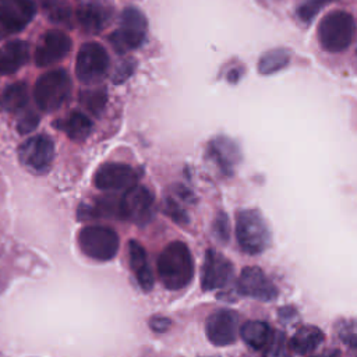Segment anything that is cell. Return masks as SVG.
<instances>
[{"instance_id": "obj_1", "label": "cell", "mask_w": 357, "mask_h": 357, "mask_svg": "<svg viewBox=\"0 0 357 357\" xmlns=\"http://www.w3.org/2000/svg\"><path fill=\"white\" fill-rule=\"evenodd\" d=\"M158 273L169 290L184 289L194 276V262L188 247L183 241L167 244L158 258Z\"/></svg>"}, {"instance_id": "obj_2", "label": "cell", "mask_w": 357, "mask_h": 357, "mask_svg": "<svg viewBox=\"0 0 357 357\" xmlns=\"http://www.w3.org/2000/svg\"><path fill=\"white\" fill-rule=\"evenodd\" d=\"M356 35V22L350 13L335 10L322 17L318 25L321 46L331 53L347 49Z\"/></svg>"}, {"instance_id": "obj_3", "label": "cell", "mask_w": 357, "mask_h": 357, "mask_svg": "<svg viewBox=\"0 0 357 357\" xmlns=\"http://www.w3.org/2000/svg\"><path fill=\"white\" fill-rule=\"evenodd\" d=\"M71 78L63 68L50 70L42 74L33 88L36 106L46 113L60 109L71 95Z\"/></svg>"}, {"instance_id": "obj_4", "label": "cell", "mask_w": 357, "mask_h": 357, "mask_svg": "<svg viewBox=\"0 0 357 357\" xmlns=\"http://www.w3.org/2000/svg\"><path fill=\"white\" fill-rule=\"evenodd\" d=\"M236 236L241 250L251 255L265 251L271 244L268 225L257 209H244L237 213Z\"/></svg>"}, {"instance_id": "obj_5", "label": "cell", "mask_w": 357, "mask_h": 357, "mask_svg": "<svg viewBox=\"0 0 357 357\" xmlns=\"http://www.w3.org/2000/svg\"><path fill=\"white\" fill-rule=\"evenodd\" d=\"M146 29L145 15L135 7H127L120 15V26L109 36L110 45L120 54L138 49L146 38Z\"/></svg>"}, {"instance_id": "obj_6", "label": "cell", "mask_w": 357, "mask_h": 357, "mask_svg": "<svg viewBox=\"0 0 357 357\" xmlns=\"http://www.w3.org/2000/svg\"><path fill=\"white\" fill-rule=\"evenodd\" d=\"M119 236L107 226L92 225L85 226L78 234V245L81 251L96 261H109L119 251Z\"/></svg>"}, {"instance_id": "obj_7", "label": "cell", "mask_w": 357, "mask_h": 357, "mask_svg": "<svg viewBox=\"0 0 357 357\" xmlns=\"http://www.w3.org/2000/svg\"><path fill=\"white\" fill-rule=\"evenodd\" d=\"M109 54L106 49L96 43H84L75 59V75L85 85H93L103 79L109 70Z\"/></svg>"}, {"instance_id": "obj_8", "label": "cell", "mask_w": 357, "mask_h": 357, "mask_svg": "<svg viewBox=\"0 0 357 357\" xmlns=\"http://www.w3.org/2000/svg\"><path fill=\"white\" fill-rule=\"evenodd\" d=\"M54 158V144L50 137L39 134L24 141L18 148L21 165L32 173H45Z\"/></svg>"}, {"instance_id": "obj_9", "label": "cell", "mask_w": 357, "mask_h": 357, "mask_svg": "<svg viewBox=\"0 0 357 357\" xmlns=\"http://www.w3.org/2000/svg\"><path fill=\"white\" fill-rule=\"evenodd\" d=\"M120 218L134 222L137 225H145L151 220L153 213V195L142 185H132L119 199Z\"/></svg>"}, {"instance_id": "obj_10", "label": "cell", "mask_w": 357, "mask_h": 357, "mask_svg": "<svg viewBox=\"0 0 357 357\" xmlns=\"http://www.w3.org/2000/svg\"><path fill=\"white\" fill-rule=\"evenodd\" d=\"M138 178L139 174L132 166L120 162H109L96 170L93 183L99 190L116 191L128 190L137 184Z\"/></svg>"}, {"instance_id": "obj_11", "label": "cell", "mask_w": 357, "mask_h": 357, "mask_svg": "<svg viewBox=\"0 0 357 357\" xmlns=\"http://www.w3.org/2000/svg\"><path fill=\"white\" fill-rule=\"evenodd\" d=\"M71 50V38L60 29H50L42 35L35 49L38 67H49L61 61Z\"/></svg>"}, {"instance_id": "obj_12", "label": "cell", "mask_w": 357, "mask_h": 357, "mask_svg": "<svg viewBox=\"0 0 357 357\" xmlns=\"http://www.w3.org/2000/svg\"><path fill=\"white\" fill-rule=\"evenodd\" d=\"M233 275L231 262L215 250H208L201 273V286L204 291L225 287Z\"/></svg>"}, {"instance_id": "obj_13", "label": "cell", "mask_w": 357, "mask_h": 357, "mask_svg": "<svg viewBox=\"0 0 357 357\" xmlns=\"http://www.w3.org/2000/svg\"><path fill=\"white\" fill-rule=\"evenodd\" d=\"M206 336L215 346L234 343L238 335V315L230 310H218L211 314L205 324Z\"/></svg>"}, {"instance_id": "obj_14", "label": "cell", "mask_w": 357, "mask_h": 357, "mask_svg": "<svg viewBox=\"0 0 357 357\" xmlns=\"http://www.w3.org/2000/svg\"><path fill=\"white\" fill-rule=\"evenodd\" d=\"M32 0H0V25L7 35L22 31L35 17Z\"/></svg>"}, {"instance_id": "obj_15", "label": "cell", "mask_w": 357, "mask_h": 357, "mask_svg": "<svg viewBox=\"0 0 357 357\" xmlns=\"http://www.w3.org/2000/svg\"><path fill=\"white\" fill-rule=\"evenodd\" d=\"M237 287L241 294L261 301H271L278 296L275 284L265 272L257 266H247L241 271Z\"/></svg>"}, {"instance_id": "obj_16", "label": "cell", "mask_w": 357, "mask_h": 357, "mask_svg": "<svg viewBox=\"0 0 357 357\" xmlns=\"http://www.w3.org/2000/svg\"><path fill=\"white\" fill-rule=\"evenodd\" d=\"M75 17L84 32L95 35L107 26L112 18V10L102 3L82 1L77 7Z\"/></svg>"}, {"instance_id": "obj_17", "label": "cell", "mask_w": 357, "mask_h": 357, "mask_svg": "<svg viewBox=\"0 0 357 357\" xmlns=\"http://www.w3.org/2000/svg\"><path fill=\"white\" fill-rule=\"evenodd\" d=\"M29 60V46L26 42L15 39L0 47V74L17 73Z\"/></svg>"}, {"instance_id": "obj_18", "label": "cell", "mask_w": 357, "mask_h": 357, "mask_svg": "<svg viewBox=\"0 0 357 357\" xmlns=\"http://www.w3.org/2000/svg\"><path fill=\"white\" fill-rule=\"evenodd\" d=\"M128 258H130V268L134 272V276L144 291H149L153 287V273L148 264V257L144 247L131 240L128 243Z\"/></svg>"}, {"instance_id": "obj_19", "label": "cell", "mask_w": 357, "mask_h": 357, "mask_svg": "<svg viewBox=\"0 0 357 357\" xmlns=\"http://www.w3.org/2000/svg\"><path fill=\"white\" fill-rule=\"evenodd\" d=\"M208 153L225 173H231L234 165L238 162V149L236 144L225 137H218L211 141Z\"/></svg>"}, {"instance_id": "obj_20", "label": "cell", "mask_w": 357, "mask_h": 357, "mask_svg": "<svg viewBox=\"0 0 357 357\" xmlns=\"http://www.w3.org/2000/svg\"><path fill=\"white\" fill-rule=\"evenodd\" d=\"M54 127L64 131L73 141H84L92 131V121L86 114L78 110H73L66 117L54 121Z\"/></svg>"}, {"instance_id": "obj_21", "label": "cell", "mask_w": 357, "mask_h": 357, "mask_svg": "<svg viewBox=\"0 0 357 357\" xmlns=\"http://www.w3.org/2000/svg\"><path fill=\"white\" fill-rule=\"evenodd\" d=\"M29 102V92L28 86L24 82H15L7 85L3 92L0 93V106L14 114H20L22 110L28 107Z\"/></svg>"}, {"instance_id": "obj_22", "label": "cell", "mask_w": 357, "mask_h": 357, "mask_svg": "<svg viewBox=\"0 0 357 357\" xmlns=\"http://www.w3.org/2000/svg\"><path fill=\"white\" fill-rule=\"evenodd\" d=\"M324 340V333L317 326H303L290 339V349L298 354L314 351Z\"/></svg>"}, {"instance_id": "obj_23", "label": "cell", "mask_w": 357, "mask_h": 357, "mask_svg": "<svg viewBox=\"0 0 357 357\" xmlns=\"http://www.w3.org/2000/svg\"><path fill=\"white\" fill-rule=\"evenodd\" d=\"M272 329L268 324L261 321H248L240 328L241 339L252 349L261 350L269 343L272 337Z\"/></svg>"}, {"instance_id": "obj_24", "label": "cell", "mask_w": 357, "mask_h": 357, "mask_svg": "<svg viewBox=\"0 0 357 357\" xmlns=\"http://www.w3.org/2000/svg\"><path fill=\"white\" fill-rule=\"evenodd\" d=\"M290 61V54L284 49H272L265 52L258 61V71L264 75L273 74L284 68Z\"/></svg>"}, {"instance_id": "obj_25", "label": "cell", "mask_w": 357, "mask_h": 357, "mask_svg": "<svg viewBox=\"0 0 357 357\" xmlns=\"http://www.w3.org/2000/svg\"><path fill=\"white\" fill-rule=\"evenodd\" d=\"M42 7L43 13L52 22L63 25L71 24L73 11L68 0H43Z\"/></svg>"}, {"instance_id": "obj_26", "label": "cell", "mask_w": 357, "mask_h": 357, "mask_svg": "<svg viewBox=\"0 0 357 357\" xmlns=\"http://www.w3.org/2000/svg\"><path fill=\"white\" fill-rule=\"evenodd\" d=\"M79 102L81 105L92 114L98 116L107 102V93L105 88H93V89H85L79 93Z\"/></svg>"}, {"instance_id": "obj_27", "label": "cell", "mask_w": 357, "mask_h": 357, "mask_svg": "<svg viewBox=\"0 0 357 357\" xmlns=\"http://www.w3.org/2000/svg\"><path fill=\"white\" fill-rule=\"evenodd\" d=\"M336 332L347 347L357 351V321H340L336 325Z\"/></svg>"}, {"instance_id": "obj_28", "label": "cell", "mask_w": 357, "mask_h": 357, "mask_svg": "<svg viewBox=\"0 0 357 357\" xmlns=\"http://www.w3.org/2000/svg\"><path fill=\"white\" fill-rule=\"evenodd\" d=\"M331 1L333 0H304L297 8V15L301 21L310 22L317 15V13Z\"/></svg>"}, {"instance_id": "obj_29", "label": "cell", "mask_w": 357, "mask_h": 357, "mask_svg": "<svg viewBox=\"0 0 357 357\" xmlns=\"http://www.w3.org/2000/svg\"><path fill=\"white\" fill-rule=\"evenodd\" d=\"M17 116H18V119H17V130H18L20 134H28V132L33 131L38 127L39 114L35 110L26 107L25 110H22Z\"/></svg>"}, {"instance_id": "obj_30", "label": "cell", "mask_w": 357, "mask_h": 357, "mask_svg": "<svg viewBox=\"0 0 357 357\" xmlns=\"http://www.w3.org/2000/svg\"><path fill=\"white\" fill-rule=\"evenodd\" d=\"M265 357H287L286 336L282 332H273L269 343L265 346Z\"/></svg>"}, {"instance_id": "obj_31", "label": "cell", "mask_w": 357, "mask_h": 357, "mask_svg": "<svg viewBox=\"0 0 357 357\" xmlns=\"http://www.w3.org/2000/svg\"><path fill=\"white\" fill-rule=\"evenodd\" d=\"M213 233L215 236L222 241V243H226L229 240V220H227V216L226 213L220 212L216 218H215V222H213Z\"/></svg>"}, {"instance_id": "obj_32", "label": "cell", "mask_w": 357, "mask_h": 357, "mask_svg": "<svg viewBox=\"0 0 357 357\" xmlns=\"http://www.w3.org/2000/svg\"><path fill=\"white\" fill-rule=\"evenodd\" d=\"M132 70H134V63L131 61V60H124V61H121L117 67H116V70H114V73H113V82L114 84H121L123 81H126L131 74H132Z\"/></svg>"}, {"instance_id": "obj_33", "label": "cell", "mask_w": 357, "mask_h": 357, "mask_svg": "<svg viewBox=\"0 0 357 357\" xmlns=\"http://www.w3.org/2000/svg\"><path fill=\"white\" fill-rule=\"evenodd\" d=\"M166 213L177 223L184 225L187 223V215L183 209H180V206L176 204V201H173L172 198H169L166 201Z\"/></svg>"}, {"instance_id": "obj_34", "label": "cell", "mask_w": 357, "mask_h": 357, "mask_svg": "<svg viewBox=\"0 0 357 357\" xmlns=\"http://www.w3.org/2000/svg\"><path fill=\"white\" fill-rule=\"evenodd\" d=\"M170 319L166 317H152L149 321V326L155 331V332H166L170 326Z\"/></svg>"}, {"instance_id": "obj_35", "label": "cell", "mask_w": 357, "mask_h": 357, "mask_svg": "<svg viewBox=\"0 0 357 357\" xmlns=\"http://www.w3.org/2000/svg\"><path fill=\"white\" fill-rule=\"evenodd\" d=\"M238 78H240V70H238V68H234V70H231V71L227 74V79H229L230 82H236Z\"/></svg>"}, {"instance_id": "obj_36", "label": "cell", "mask_w": 357, "mask_h": 357, "mask_svg": "<svg viewBox=\"0 0 357 357\" xmlns=\"http://www.w3.org/2000/svg\"><path fill=\"white\" fill-rule=\"evenodd\" d=\"M312 357H342V354L339 351H329V353H322L318 356H312Z\"/></svg>"}, {"instance_id": "obj_37", "label": "cell", "mask_w": 357, "mask_h": 357, "mask_svg": "<svg viewBox=\"0 0 357 357\" xmlns=\"http://www.w3.org/2000/svg\"><path fill=\"white\" fill-rule=\"evenodd\" d=\"M7 36V33H6V31L1 28V25H0V39H3V38H6Z\"/></svg>"}]
</instances>
